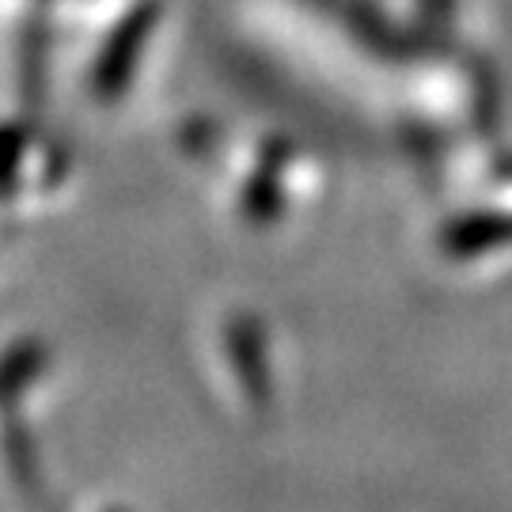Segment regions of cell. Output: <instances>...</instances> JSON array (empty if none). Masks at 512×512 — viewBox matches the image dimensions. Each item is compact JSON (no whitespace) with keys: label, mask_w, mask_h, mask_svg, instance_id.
Listing matches in <instances>:
<instances>
[{"label":"cell","mask_w":512,"mask_h":512,"mask_svg":"<svg viewBox=\"0 0 512 512\" xmlns=\"http://www.w3.org/2000/svg\"><path fill=\"white\" fill-rule=\"evenodd\" d=\"M285 156H289L285 145L270 141L266 156H262V164L255 171V179L243 190V213L255 220V224L270 220L277 213V205H281V167H285Z\"/></svg>","instance_id":"2"},{"label":"cell","mask_w":512,"mask_h":512,"mask_svg":"<svg viewBox=\"0 0 512 512\" xmlns=\"http://www.w3.org/2000/svg\"><path fill=\"white\" fill-rule=\"evenodd\" d=\"M23 148H27V133H23V126L4 122V126H0V194H8V190L16 186Z\"/></svg>","instance_id":"4"},{"label":"cell","mask_w":512,"mask_h":512,"mask_svg":"<svg viewBox=\"0 0 512 512\" xmlns=\"http://www.w3.org/2000/svg\"><path fill=\"white\" fill-rule=\"evenodd\" d=\"M160 16H164L160 0H141V4H133L126 16L118 19V27L107 35L103 50L95 57L92 73H88V92L99 103H114V99H122L129 92V80H133L137 65H141L148 38L156 35V27H160Z\"/></svg>","instance_id":"1"},{"label":"cell","mask_w":512,"mask_h":512,"mask_svg":"<svg viewBox=\"0 0 512 512\" xmlns=\"http://www.w3.org/2000/svg\"><path fill=\"white\" fill-rule=\"evenodd\" d=\"M228 346H232V361H236L239 376L251 384L255 395H262L266 387H262V365H258V334L251 323H236L232 327V338H228Z\"/></svg>","instance_id":"3"}]
</instances>
